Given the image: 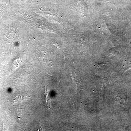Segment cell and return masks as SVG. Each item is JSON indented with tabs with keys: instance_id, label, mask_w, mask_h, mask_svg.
Masks as SVG:
<instances>
[{
	"instance_id": "obj_1",
	"label": "cell",
	"mask_w": 131,
	"mask_h": 131,
	"mask_svg": "<svg viewBox=\"0 0 131 131\" xmlns=\"http://www.w3.org/2000/svg\"><path fill=\"white\" fill-rule=\"evenodd\" d=\"M45 93L46 95V102L47 106L49 108H51V100L50 95H49V90H47V88L46 87Z\"/></svg>"
}]
</instances>
